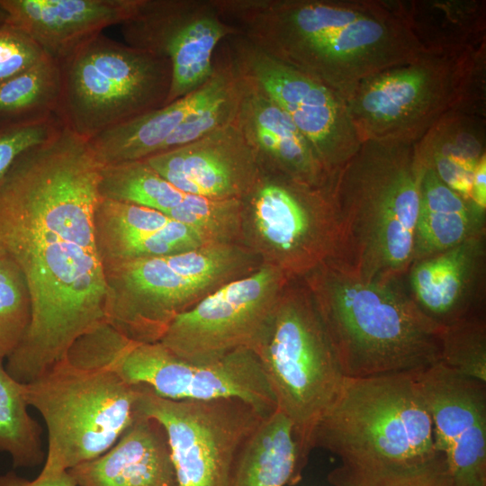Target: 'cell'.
<instances>
[{
    "label": "cell",
    "instance_id": "obj_7",
    "mask_svg": "<svg viewBox=\"0 0 486 486\" xmlns=\"http://www.w3.org/2000/svg\"><path fill=\"white\" fill-rule=\"evenodd\" d=\"M252 350L277 410L292 423L304 467L312 451L314 429L346 377L302 278L289 282Z\"/></svg>",
    "mask_w": 486,
    "mask_h": 486
},
{
    "label": "cell",
    "instance_id": "obj_12",
    "mask_svg": "<svg viewBox=\"0 0 486 486\" xmlns=\"http://www.w3.org/2000/svg\"><path fill=\"white\" fill-rule=\"evenodd\" d=\"M243 203L242 244L261 265L293 280L333 257L338 228L328 188L263 173Z\"/></svg>",
    "mask_w": 486,
    "mask_h": 486
},
{
    "label": "cell",
    "instance_id": "obj_24",
    "mask_svg": "<svg viewBox=\"0 0 486 486\" xmlns=\"http://www.w3.org/2000/svg\"><path fill=\"white\" fill-rule=\"evenodd\" d=\"M68 472L76 486H176L164 428L137 412L110 449Z\"/></svg>",
    "mask_w": 486,
    "mask_h": 486
},
{
    "label": "cell",
    "instance_id": "obj_18",
    "mask_svg": "<svg viewBox=\"0 0 486 486\" xmlns=\"http://www.w3.org/2000/svg\"><path fill=\"white\" fill-rule=\"evenodd\" d=\"M142 160L181 192L211 199L243 200L263 175L236 119L194 141Z\"/></svg>",
    "mask_w": 486,
    "mask_h": 486
},
{
    "label": "cell",
    "instance_id": "obj_9",
    "mask_svg": "<svg viewBox=\"0 0 486 486\" xmlns=\"http://www.w3.org/2000/svg\"><path fill=\"white\" fill-rule=\"evenodd\" d=\"M22 390L47 428L40 477L68 472L104 454L135 416L136 386L112 371L78 365L67 357L22 383Z\"/></svg>",
    "mask_w": 486,
    "mask_h": 486
},
{
    "label": "cell",
    "instance_id": "obj_19",
    "mask_svg": "<svg viewBox=\"0 0 486 486\" xmlns=\"http://www.w3.org/2000/svg\"><path fill=\"white\" fill-rule=\"evenodd\" d=\"M486 235L413 261L407 290L440 328L484 316Z\"/></svg>",
    "mask_w": 486,
    "mask_h": 486
},
{
    "label": "cell",
    "instance_id": "obj_36",
    "mask_svg": "<svg viewBox=\"0 0 486 486\" xmlns=\"http://www.w3.org/2000/svg\"><path fill=\"white\" fill-rule=\"evenodd\" d=\"M240 97L241 89L237 76L236 82L230 89L188 117L166 140L158 154L194 141L234 122Z\"/></svg>",
    "mask_w": 486,
    "mask_h": 486
},
{
    "label": "cell",
    "instance_id": "obj_1",
    "mask_svg": "<svg viewBox=\"0 0 486 486\" xmlns=\"http://www.w3.org/2000/svg\"><path fill=\"white\" fill-rule=\"evenodd\" d=\"M103 165L64 126L24 152L0 182V245L21 269L29 328L5 369L27 383L106 323L107 287L94 239Z\"/></svg>",
    "mask_w": 486,
    "mask_h": 486
},
{
    "label": "cell",
    "instance_id": "obj_41",
    "mask_svg": "<svg viewBox=\"0 0 486 486\" xmlns=\"http://www.w3.org/2000/svg\"><path fill=\"white\" fill-rule=\"evenodd\" d=\"M8 20V13L0 3V26L5 24Z\"/></svg>",
    "mask_w": 486,
    "mask_h": 486
},
{
    "label": "cell",
    "instance_id": "obj_40",
    "mask_svg": "<svg viewBox=\"0 0 486 486\" xmlns=\"http://www.w3.org/2000/svg\"><path fill=\"white\" fill-rule=\"evenodd\" d=\"M470 199L477 207L486 211V157L481 159L474 170Z\"/></svg>",
    "mask_w": 486,
    "mask_h": 486
},
{
    "label": "cell",
    "instance_id": "obj_8",
    "mask_svg": "<svg viewBox=\"0 0 486 486\" xmlns=\"http://www.w3.org/2000/svg\"><path fill=\"white\" fill-rule=\"evenodd\" d=\"M311 448L341 462L409 463L438 451L416 374L346 377L317 424Z\"/></svg>",
    "mask_w": 486,
    "mask_h": 486
},
{
    "label": "cell",
    "instance_id": "obj_10",
    "mask_svg": "<svg viewBox=\"0 0 486 486\" xmlns=\"http://www.w3.org/2000/svg\"><path fill=\"white\" fill-rule=\"evenodd\" d=\"M76 363L113 372L126 383L143 385L174 400H241L266 418L276 400L253 350L240 348L204 363L182 359L159 342L132 341L106 324L80 344Z\"/></svg>",
    "mask_w": 486,
    "mask_h": 486
},
{
    "label": "cell",
    "instance_id": "obj_15",
    "mask_svg": "<svg viewBox=\"0 0 486 486\" xmlns=\"http://www.w3.org/2000/svg\"><path fill=\"white\" fill-rule=\"evenodd\" d=\"M290 281L277 268L261 265L176 316L158 342L194 363L252 350Z\"/></svg>",
    "mask_w": 486,
    "mask_h": 486
},
{
    "label": "cell",
    "instance_id": "obj_16",
    "mask_svg": "<svg viewBox=\"0 0 486 486\" xmlns=\"http://www.w3.org/2000/svg\"><path fill=\"white\" fill-rule=\"evenodd\" d=\"M121 25L127 45L169 60L172 82L166 104L201 87L213 73L218 46L238 34L214 0H136Z\"/></svg>",
    "mask_w": 486,
    "mask_h": 486
},
{
    "label": "cell",
    "instance_id": "obj_26",
    "mask_svg": "<svg viewBox=\"0 0 486 486\" xmlns=\"http://www.w3.org/2000/svg\"><path fill=\"white\" fill-rule=\"evenodd\" d=\"M421 169L412 262L486 234V211Z\"/></svg>",
    "mask_w": 486,
    "mask_h": 486
},
{
    "label": "cell",
    "instance_id": "obj_25",
    "mask_svg": "<svg viewBox=\"0 0 486 486\" xmlns=\"http://www.w3.org/2000/svg\"><path fill=\"white\" fill-rule=\"evenodd\" d=\"M485 119L450 112L414 144L420 168L432 169L447 186L468 200L474 170L486 157Z\"/></svg>",
    "mask_w": 486,
    "mask_h": 486
},
{
    "label": "cell",
    "instance_id": "obj_34",
    "mask_svg": "<svg viewBox=\"0 0 486 486\" xmlns=\"http://www.w3.org/2000/svg\"><path fill=\"white\" fill-rule=\"evenodd\" d=\"M32 302L23 274L6 254L0 258V360L22 343L31 323Z\"/></svg>",
    "mask_w": 486,
    "mask_h": 486
},
{
    "label": "cell",
    "instance_id": "obj_4",
    "mask_svg": "<svg viewBox=\"0 0 486 486\" xmlns=\"http://www.w3.org/2000/svg\"><path fill=\"white\" fill-rule=\"evenodd\" d=\"M345 377L418 374L441 360L442 333L403 281H367L328 260L302 278Z\"/></svg>",
    "mask_w": 486,
    "mask_h": 486
},
{
    "label": "cell",
    "instance_id": "obj_32",
    "mask_svg": "<svg viewBox=\"0 0 486 486\" xmlns=\"http://www.w3.org/2000/svg\"><path fill=\"white\" fill-rule=\"evenodd\" d=\"M0 360V452L15 468H31L45 460L41 428L29 413L22 390Z\"/></svg>",
    "mask_w": 486,
    "mask_h": 486
},
{
    "label": "cell",
    "instance_id": "obj_31",
    "mask_svg": "<svg viewBox=\"0 0 486 486\" xmlns=\"http://www.w3.org/2000/svg\"><path fill=\"white\" fill-rule=\"evenodd\" d=\"M332 486H454L445 455L418 462H341L328 475Z\"/></svg>",
    "mask_w": 486,
    "mask_h": 486
},
{
    "label": "cell",
    "instance_id": "obj_38",
    "mask_svg": "<svg viewBox=\"0 0 486 486\" xmlns=\"http://www.w3.org/2000/svg\"><path fill=\"white\" fill-rule=\"evenodd\" d=\"M46 56L27 33L5 23L0 26V83L33 67Z\"/></svg>",
    "mask_w": 486,
    "mask_h": 486
},
{
    "label": "cell",
    "instance_id": "obj_37",
    "mask_svg": "<svg viewBox=\"0 0 486 486\" xmlns=\"http://www.w3.org/2000/svg\"><path fill=\"white\" fill-rule=\"evenodd\" d=\"M63 128L56 115L40 121L0 127V182L24 152L42 144Z\"/></svg>",
    "mask_w": 486,
    "mask_h": 486
},
{
    "label": "cell",
    "instance_id": "obj_30",
    "mask_svg": "<svg viewBox=\"0 0 486 486\" xmlns=\"http://www.w3.org/2000/svg\"><path fill=\"white\" fill-rule=\"evenodd\" d=\"M98 192L101 198L148 207L164 214L180 204L186 194L145 160L103 166Z\"/></svg>",
    "mask_w": 486,
    "mask_h": 486
},
{
    "label": "cell",
    "instance_id": "obj_35",
    "mask_svg": "<svg viewBox=\"0 0 486 486\" xmlns=\"http://www.w3.org/2000/svg\"><path fill=\"white\" fill-rule=\"evenodd\" d=\"M440 362L458 374L486 382L484 316L444 328Z\"/></svg>",
    "mask_w": 486,
    "mask_h": 486
},
{
    "label": "cell",
    "instance_id": "obj_27",
    "mask_svg": "<svg viewBox=\"0 0 486 486\" xmlns=\"http://www.w3.org/2000/svg\"><path fill=\"white\" fill-rule=\"evenodd\" d=\"M424 52L459 53L486 40V4L477 0L388 1Z\"/></svg>",
    "mask_w": 486,
    "mask_h": 486
},
{
    "label": "cell",
    "instance_id": "obj_6",
    "mask_svg": "<svg viewBox=\"0 0 486 486\" xmlns=\"http://www.w3.org/2000/svg\"><path fill=\"white\" fill-rule=\"evenodd\" d=\"M260 266L241 243H208L106 267V322L132 341L158 342L176 316Z\"/></svg>",
    "mask_w": 486,
    "mask_h": 486
},
{
    "label": "cell",
    "instance_id": "obj_5",
    "mask_svg": "<svg viewBox=\"0 0 486 486\" xmlns=\"http://www.w3.org/2000/svg\"><path fill=\"white\" fill-rule=\"evenodd\" d=\"M346 106L361 143L415 144L454 111L486 117V40L459 53L423 52L371 76Z\"/></svg>",
    "mask_w": 486,
    "mask_h": 486
},
{
    "label": "cell",
    "instance_id": "obj_2",
    "mask_svg": "<svg viewBox=\"0 0 486 486\" xmlns=\"http://www.w3.org/2000/svg\"><path fill=\"white\" fill-rule=\"evenodd\" d=\"M214 1L239 35L346 102L364 79L424 52L388 1Z\"/></svg>",
    "mask_w": 486,
    "mask_h": 486
},
{
    "label": "cell",
    "instance_id": "obj_23",
    "mask_svg": "<svg viewBox=\"0 0 486 486\" xmlns=\"http://www.w3.org/2000/svg\"><path fill=\"white\" fill-rule=\"evenodd\" d=\"M7 23L27 33L46 55L60 61L76 49L122 24L136 0H0Z\"/></svg>",
    "mask_w": 486,
    "mask_h": 486
},
{
    "label": "cell",
    "instance_id": "obj_14",
    "mask_svg": "<svg viewBox=\"0 0 486 486\" xmlns=\"http://www.w3.org/2000/svg\"><path fill=\"white\" fill-rule=\"evenodd\" d=\"M238 76L291 119L332 176L361 146L346 102L334 90L270 56L245 37L222 41Z\"/></svg>",
    "mask_w": 486,
    "mask_h": 486
},
{
    "label": "cell",
    "instance_id": "obj_20",
    "mask_svg": "<svg viewBox=\"0 0 486 486\" xmlns=\"http://www.w3.org/2000/svg\"><path fill=\"white\" fill-rule=\"evenodd\" d=\"M238 78L241 97L236 122L262 172L312 188H328V174L288 115Z\"/></svg>",
    "mask_w": 486,
    "mask_h": 486
},
{
    "label": "cell",
    "instance_id": "obj_39",
    "mask_svg": "<svg viewBox=\"0 0 486 486\" xmlns=\"http://www.w3.org/2000/svg\"><path fill=\"white\" fill-rule=\"evenodd\" d=\"M0 486H76L68 472L49 477L37 476L28 480L14 472L0 474Z\"/></svg>",
    "mask_w": 486,
    "mask_h": 486
},
{
    "label": "cell",
    "instance_id": "obj_42",
    "mask_svg": "<svg viewBox=\"0 0 486 486\" xmlns=\"http://www.w3.org/2000/svg\"><path fill=\"white\" fill-rule=\"evenodd\" d=\"M5 255L4 250L3 249L2 246L0 245V258Z\"/></svg>",
    "mask_w": 486,
    "mask_h": 486
},
{
    "label": "cell",
    "instance_id": "obj_28",
    "mask_svg": "<svg viewBox=\"0 0 486 486\" xmlns=\"http://www.w3.org/2000/svg\"><path fill=\"white\" fill-rule=\"evenodd\" d=\"M303 468L292 423L276 410L262 420L242 448L230 486L293 485Z\"/></svg>",
    "mask_w": 486,
    "mask_h": 486
},
{
    "label": "cell",
    "instance_id": "obj_33",
    "mask_svg": "<svg viewBox=\"0 0 486 486\" xmlns=\"http://www.w3.org/2000/svg\"><path fill=\"white\" fill-rule=\"evenodd\" d=\"M166 215L195 231L206 243L242 244L243 200L186 194L181 203Z\"/></svg>",
    "mask_w": 486,
    "mask_h": 486
},
{
    "label": "cell",
    "instance_id": "obj_29",
    "mask_svg": "<svg viewBox=\"0 0 486 486\" xmlns=\"http://www.w3.org/2000/svg\"><path fill=\"white\" fill-rule=\"evenodd\" d=\"M60 87L59 63L48 55L29 69L0 83V127L56 115Z\"/></svg>",
    "mask_w": 486,
    "mask_h": 486
},
{
    "label": "cell",
    "instance_id": "obj_21",
    "mask_svg": "<svg viewBox=\"0 0 486 486\" xmlns=\"http://www.w3.org/2000/svg\"><path fill=\"white\" fill-rule=\"evenodd\" d=\"M94 225L104 269L208 244L195 231L159 211L104 198L95 206Z\"/></svg>",
    "mask_w": 486,
    "mask_h": 486
},
{
    "label": "cell",
    "instance_id": "obj_13",
    "mask_svg": "<svg viewBox=\"0 0 486 486\" xmlns=\"http://www.w3.org/2000/svg\"><path fill=\"white\" fill-rule=\"evenodd\" d=\"M135 386V412L165 430L176 486H230L238 457L265 417L235 398L174 400Z\"/></svg>",
    "mask_w": 486,
    "mask_h": 486
},
{
    "label": "cell",
    "instance_id": "obj_11",
    "mask_svg": "<svg viewBox=\"0 0 486 486\" xmlns=\"http://www.w3.org/2000/svg\"><path fill=\"white\" fill-rule=\"evenodd\" d=\"M60 96L56 116L88 140L166 104L168 59L102 33L58 61Z\"/></svg>",
    "mask_w": 486,
    "mask_h": 486
},
{
    "label": "cell",
    "instance_id": "obj_22",
    "mask_svg": "<svg viewBox=\"0 0 486 486\" xmlns=\"http://www.w3.org/2000/svg\"><path fill=\"white\" fill-rule=\"evenodd\" d=\"M236 79L231 61L220 43L214 55L213 73L201 87L93 137L88 144L103 166L154 156L188 117L225 93Z\"/></svg>",
    "mask_w": 486,
    "mask_h": 486
},
{
    "label": "cell",
    "instance_id": "obj_3",
    "mask_svg": "<svg viewBox=\"0 0 486 486\" xmlns=\"http://www.w3.org/2000/svg\"><path fill=\"white\" fill-rule=\"evenodd\" d=\"M422 169L414 144L364 141L332 176L330 259L367 281H403L412 262Z\"/></svg>",
    "mask_w": 486,
    "mask_h": 486
},
{
    "label": "cell",
    "instance_id": "obj_17",
    "mask_svg": "<svg viewBox=\"0 0 486 486\" xmlns=\"http://www.w3.org/2000/svg\"><path fill=\"white\" fill-rule=\"evenodd\" d=\"M416 378L454 486H486V382L441 362Z\"/></svg>",
    "mask_w": 486,
    "mask_h": 486
}]
</instances>
